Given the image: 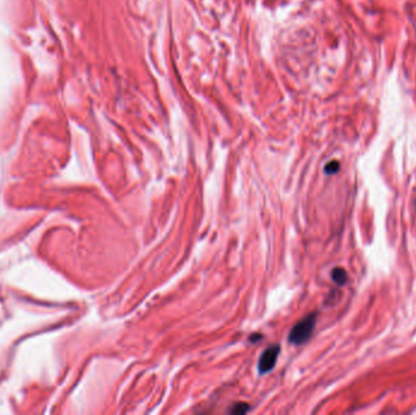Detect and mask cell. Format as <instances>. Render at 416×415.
<instances>
[{"label":"cell","mask_w":416,"mask_h":415,"mask_svg":"<svg viewBox=\"0 0 416 415\" xmlns=\"http://www.w3.org/2000/svg\"><path fill=\"white\" fill-rule=\"evenodd\" d=\"M316 323V314L312 313L309 316L304 317L301 322L292 328L291 333L289 335V341L293 345H302L306 341H308L309 337L312 336L313 330L315 328Z\"/></svg>","instance_id":"obj_1"},{"label":"cell","mask_w":416,"mask_h":415,"mask_svg":"<svg viewBox=\"0 0 416 415\" xmlns=\"http://www.w3.org/2000/svg\"><path fill=\"white\" fill-rule=\"evenodd\" d=\"M280 353V347L278 345L272 346V347L267 348L263 353L261 354V358H259L258 362V369L259 373H269L270 370H273L275 366L276 360H278V356Z\"/></svg>","instance_id":"obj_2"},{"label":"cell","mask_w":416,"mask_h":415,"mask_svg":"<svg viewBox=\"0 0 416 415\" xmlns=\"http://www.w3.org/2000/svg\"><path fill=\"white\" fill-rule=\"evenodd\" d=\"M331 276L333 282L338 285H344L347 283V279H348V275H347V271L342 268H335L332 270Z\"/></svg>","instance_id":"obj_3"},{"label":"cell","mask_w":416,"mask_h":415,"mask_svg":"<svg viewBox=\"0 0 416 415\" xmlns=\"http://www.w3.org/2000/svg\"><path fill=\"white\" fill-rule=\"evenodd\" d=\"M249 409H250L249 404H246V403H238V404H235L232 409H230V413L245 414L247 410H249Z\"/></svg>","instance_id":"obj_4"},{"label":"cell","mask_w":416,"mask_h":415,"mask_svg":"<svg viewBox=\"0 0 416 415\" xmlns=\"http://www.w3.org/2000/svg\"><path fill=\"white\" fill-rule=\"evenodd\" d=\"M338 170H340V163L337 161H331L325 166V172L327 174H335L336 172H338Z\"/></svg>","instance_id":"obj_5"}]
</instances>
